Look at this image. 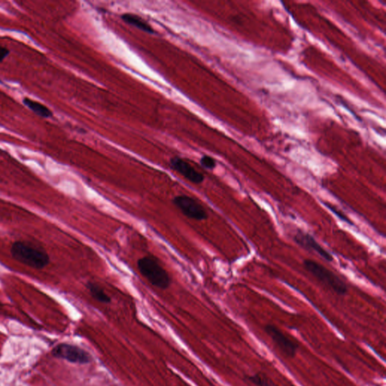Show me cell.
I'll return each instance as SVG.
<instances>
[{
    "instance_id": "6",
    "label": "cell",
    "mask_w": 386,
    "mask_h": 386,
    "mask_svg": "<svg viewBox=\"0 0 386 386\" xmlns=\"http://www.w3.org/2000/svg\"><path fill=\"white\" fill-rule=\"evenodd\" d=\"M265 331L268 334L278 349L287 357L293 358L297 354L298 344L293 341L283 331L273 325L265 327Z\"/></svg>"
},
{
    "instance_id": "4",
    "label": "cell",
    "mask_w": 386,
    "mask_h": 386,
    "mask_svg": "<svg viewBox=\"0 0 386 386\" xmlns=\"http://www.w3.org/2000/svg\"><path fill=\"white\" fill-rule=\"evenodd\" d=\"M51 355L56 359H63L77 365H88L93 361L92 356L86 350L69 343L57 345L51 351Z\"/></svg>"
},
{
    "instance_id": "5",
    "label": "cell",
    "mask_w": 386,
    "mask_h": 386,
    "mask_svg": "<svg viewBox=\"0 0 386 386\" xmlns=\"http://www.w3.org/2000/svg\"><path fill=\"white\" fill-rule=\"evenodd\" d=\"M172 203L188 218L201 221L206 220L208 217L205 208L191 196L179 195L173 199Z\"/></svg>"
},
{
    "instance_id": "12",
    "label": "cell",
    "mask_w": 386,
    "mask_h": 386,
    "mask_svg": "<svg viewBox=\"0 0 386 386\" xmlns=\"http://www.w3.org/2000/svg\"><path fill=\"white\" fill-rule=\"evenodd\" d=\"M248 380L256 386H277V385L273 380H270L266 374H260V373L249 376L248 377Z\"/></svg>"
},
{
    "instance_id": "14",
    "label": "cell",
    "mask_w": 386,
    "mask_h": 386,
    "mask_svg": "<svg viewBox=\"0 0 386 386\" xmlns=\"http://www.w3.org/2000/svg\"><path fill=\"white\" fill-rule=\"evenodd\" d=\"M325 205H326V206L328 207V208H329L331 211H332L334 213V214H336V215L338 216L339 217H340L341 220H345V221L348 222L349 223H351V221H350L349 220V219L347 218V217H346V216L344 215V214H341V213L340 212V211H337V209H336L335 208H334V206H332V205H330L329 203H325Z\"/></svg>"
},
{
    "instance_id": "11",
    "label": "cell",
    "mask_w": 386,
    "mask_h": 386,
    "mask_svg": "<svg viewBox=\"0 0 386 386\" xmlns=\"http://www.w3.org/2000/svg\"><path fill=\"white\" fill-rule=\"evenodd\" d=\"M122 18L124 21L126 22L128 24L133 25V26H136V27L141 29V30L145 31V32H150V33L153 32L152 28L146 22H145L143 19L137 17V15H134V14H125L122 16Z\"/></svg>"
},
{
    "instance_id": "7",
    "label": "cell",
    "mask_w": 386,
    "mask_h": 386,
    "mask_svg": "<svg viewBox=\"0 0 386 386\" xmlns=\"http://www.w3.org/2000/svg\"><path fill=\"white\" fill-rule=\"evenodd\" d=\"M294 240L299 246L306 251H313L319 254L324 260L328 262L334 261L333 256L323 248L313 236L309 233H304L303 231H297L294 236Z\"/></svg>"
},
{
    "instance_id": "8",
    "label": "cell",
    "mask_w": 386,
    "mask_h": 386,
    "mask_svg": "<svg viewBox=\"0 0 386 386\" xmlns=\"http://www.w3.org/2000/svg\"><path fill=\"white\" fill-rule=\"evenodd\" d=\"M170 166L174 171L181 174L186 180L194 184H200L205 180V176L199 172L189 162L180 157H174L170 160Z\"/></svg>"
},
{
    "instance_id": "10",
    "label": "cell",
    "mask_w": 386,
    "mask_h": 386,
    "mask_svg": "<svg viewBox=\"0 0 386 386\" xmlns=\"http://www.w3.org/2000/svg\"><path fill=\"white\" fill-rule=\"evenodd\" d=\"M86 287L91 297L99 303H106V304L111 303L110 297L105 292L103 288L100 285L94 282H88Z\"/></svg>"
},
{
    "instance_id": "2",
    "label": "cell",
    "mask_w": 386,
    "mask_h": 386,
    "mask_svg": "<svg viewBox=\"0 0 386 386\" xmlns=\"http://www.w3.org/2000/svg\"><path fill=\"white\" fill-rule=\"evenodd\" d=\"M137 268L140 274L152 285L165 290L171 285V279L166 270L153 257H143L137 260Z\"/></svg>"
},
{
    "instance_id": "16",
    "label": "cell",
    "mask_w": 386,
    "mask_h": 386,
    "mask_svg": "<svg viewBox=\"0 0 386 386\" xmlns=\"http://www.w3.org/2000/svg\"><path fill=\"white\" fill-rule=\"evenodd\" d=\"M2 306V304H1V303H0V306Z\"/></svg>"
},
{
    "instance_id": "9",
    "label": "cell",
    "mask_w": 386,
    "mask_h": 386,
    "mask_svg": "<svg viewBox=\"0 0 386 386\" xmlns=\"http://www.w3.org/2000/svg\"><path fill=\"white\" fill-rule=\"evenodd\" d=\"M23 102L25 106H27L34 113L36 114L37 115L40 116V117L47 119V118H50L52 116V112L50 110V109H48L47 106H45L42 103H39V102L35 101V100L28 98V97H25L23 100Z\"/></svg>"
},
{
    "instance_id": "1",
    "label": "cell",
    "mask_w": 386,
    "mask_h": 386,
    "mask_svg": "<svg viewBox=\"0 0 386 386\" xmlns=\"http://www.w3.org/2000/svg\"><path fill=\"white\" fill-rule=\"evenodd\" d=\"M11 254L14 260L33 269H43L49 264V255L46 251L28 242H14L11 245Z\"/></svg>"
},
{
    "instance_id": "13",
    "label": "cell",
    "mask_w": 386,
    "mask_h": 386,
    "mask_svg": "<svg viewBox=\"0 0 386 386\" xmlns=\"http://www.w3.org/2000/svg\"><path fill=\"white\" fill-rule=\"evenodd\" d=\"M201 165L206 169L212 170L216 167V161L209 156H204L200 160Z\"/></svg>"
},
{
    "instance_id": "15",
    "label": "cell",
    "mask_w": 386,
    "mask_h": 386,
    "mask_svg": "<svg viewBox=\"0 0 386 386\" xmlns=\"http://www.w3.org/2000/svg\"><path fill=\"white\" fill-rule=\"evenodd\" d=\"M9 54V50L5 47L0 46V62H2Z\"/></svg>"
},
{
    "instance_id": "3",
    "label": "cell",
    "mask_w": 386,
    "mask_h": 386,
    "mask_svg": "<svg viewBox=\"0 0 386 386\" xmlns=\"http://www.w3.org/2000/svg\"><path fill=\"white\" fill-rule=\"evenodd\" d=\"M303 266L306 271L313 275L321 283L334 291L336 294L343 296L348 292V288L345 282L328 268L309 259L303 261Z\"/></svg>"
}]
</instances>
